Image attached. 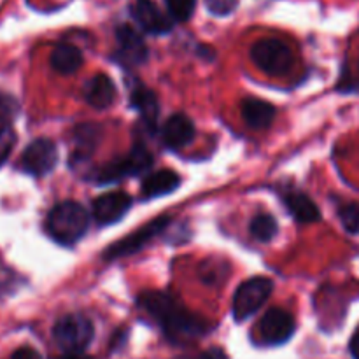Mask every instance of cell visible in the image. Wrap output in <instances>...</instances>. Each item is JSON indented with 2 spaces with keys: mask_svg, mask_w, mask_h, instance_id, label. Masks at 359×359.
I'll use <instances>...</instances> for the list:
<instances>
[{
  "mask_svg": "<svg viewBox=\"0 0 359 359\" xmlns=\"http://www.w3.org/2000/svg\"><path fill=\"white\" fill-rule=\"evenodd\" d=\"M251 60L269 76H286L294 63L293 51L279 39H262L251 48Z\"/></svg>",
  "mask_w": 359,
  "mask_h": 359,
  "instance_id": "277c9868",
  "label": "cell"
},
{
  "mask_svg": "<svg viewBox=\"0 0 359 359\" xmlns=\"http://www.w3.org/2000/svg\"><path fill=\"white\" fill-rule=\"evenodd\" d=\"M168 14L175 21H188L193 16L196 7V0H165Z\"/></svg>",
  "mask_w": 359,
  "mask_h": 359,
  "instance_id": "603a6c76",
  "label": "cell"
},
{
  "mask_svg": "<svg viewBox=\"0 0 359 359\" xmlns=\"http://www.w3.org/2000/svg\"><path fill=\"white\" fill-rule=\"evenodd\" d=\"M56 359H90V358L83 356V354H65V356H60Z\"/></svg>",
  "mask_w": 359,
  "mask_h": 359,
  "instance_id": "83f0119b",
  "label": "cell"
},
{
  "mask_svg": "<svg viewBox=\"0 0 359 359\" xmlns=\"http://www.w3.org/2000/svg\"><path fill=\"white\" fill-rule=\"evenodd\" d=\"M283 200L286 209L290 210V214L298 223H316V221L321 219V212H319L318 205L305 193L291 189V191L284 193Z\"/></svg>",
  "mask_w": 359,
  "mask_h": 359,
  "instance_id": "2e32d148",
  "label": "cell"
},
{
  "mask_svg": "<svg viewBox=\"0 0 359 359\" xmlns=\"http://www.w3.org/2000/svg\"><path fill=\"white\" fill-rule=\"evenodd\" d=\"M116 41H118V53L116 55L119 56L123 63L139 65L147 60L146 42L130 25H119L116 28Z\"/></svg>",
  "mask_w": 359,
  "mask_h": 359,
  "instance_id": "4fadbf2b",
  "label": "cell"
},
{
  "mask_svg": "<svg viewBox=\"0 0 359 359\" xmlns=\"http://www.w3.org/2000/svg\"><path fill=\"white\" fill-rule=\"evenodd\" d=\"M168 223H170V217L168 216H161V217H158V219L151 221L149 224H146L144 228H140L139 231L128 235L125 241L116 242V244H112L111 248L105 249L104 258L105 259H116V258H123V256L133 255V252H139L144 245H147L151 241H154V238H156V235H160L161 231L168 226Z\"/></svg>",
  "mask_w": 359,
  "mask_h": 359,
  "instance_id": "9c48e42d",
  "label": "cell"
},
{
  "mask_svg": "<svg viewBox=\"0 0 359 359\" xmlns=\"http://www.w3.org/2000/svg\"><path fill=\"white\" fill-rule=\"evenodd\" d=\"M276 107L265 100H259V98H245L242 102V118H244V121L251 128H269L273 119H276Z\"/></svg>",
  "mask_w": 359,
  "mask_h": 359,
  "instance_id": "e0dca14e",
  "label": "cell"
},
{
  "mask_svg": "<svg viewBox=\"0 0 359 359\" xmlns=\"http://www.w3.org/2000/svg\"><path fill=\"white\" fill-rule=\"evenodd\" d=\"M339 217L342 226L351 235H359V203L349 202L339 207Z\"/></svg>",
  "mask_w": 359,
  "mask_h": 359,
  "instance_id": "7402d4cb",
  "label": "cell"
},
{
  "mask_svg": "<svg viewBox=\"0 0 359 359\" xmlns=\"http://www.w3.org/2000/svg\"><path fill=\"white\" fill-rule=\"evenodd\" d=\"M251 235L259 242H270L279 231V224H277L276 217L272 214H258V216L252 217L251 221Z\"/></svg>",
  "mask_w": 359,
  "mask_h": 359,
  "instance_id": "44dd1931",
  "label": "cell"
},
{
  "mask_svg": "<svg viewBox=\"0 0 359 359\" xmlns=\"http://www.w3.org/2000/svg\"><path fill=\"white\" fill-rule=\"evenodd\" d=\"M53 339L67 354H81L93 340V325L81 314H67L56 321Z\"/></svg>",
  "mask_w": 359,
  "mask_h": 359,
  "instance_id": "3957f363",
  "label": "cell"
},
{
  "mask_svg": "<svg viewBox=\"0 0 359 359\" xmlns=\"http://www.w3.org/2000/svg\"><path fill=\"white\" fill-rule=\"evenodd\" d=\"M130 13L147 34L163 35L172 30L170 16H167L153 0H137L130 7Z\"/></svg>",
  "mask_w": 359,
  "mask_h": 359,
  "instance_id": "8fae6325",
  "label": "cell"
},
{
  "mask_svg": "<svg viewBox=\"0 0 359 359\" xmlns=\"http://www.w3.org/2000/svg\"><path fill=\"white\" fill-rule=\"evenodd\" d=\"M163 142L170 149H182L195 137V125L186 114H174L167 119L163 126Z\"/></svg>",
  "mask_w": 359,
  "mask_h": 359,
  "instance_id": "5bb4252c",
  "label": "cell"
},
{
  "mask_svg": "<svg viewBox=\"0 0 359 359\" xmlns=\"http://www.w3.org/2000/svg\"><path fill=\"white\" fill-rule=\"evenodd\" d=\"M83 93L91 107L104 111V109L111 107L114 104L118 91H116V86L111 77H107L105 74H97V76L88 81Z\"/></svg>",
  "mask_w": 359,
  "mask_h": 359,
  "instance_id": "9a60e30c",
  "label": "cell"
},
{
  "mask_svg": "<svg viewBox=\"0 0 359 359\" xmlns=\"http://www.w3.org/2000/svg\"><path fill=\"white\" fill-rule=\"evenodd\" d=\"M195 359H228L224 351L217 349V347H212V349H207L205 353L198 354Z\"/></svg>",
  "mask_w": 359,
  "mask_h": 359,
  "instance_id": "484cf974",
  "label": "cell"
},
{
  "mask_svg": "<svg viewBox=\"0 0 359 359\" xmlns=\"http://www.w3.org/2000/svg\"><path fill=\"white\" fill-rule=\"evenodd\" d=\"M140 309L147 312L172 342H189L209 330V321L186 311L172 294L161 291H144L139 298Z\"/></svg>",
  "mask_w": 359,
  "mask_h": 359,
  "instance_id": "6da1fadb",
  "label": "cell"
},
{
  "mask_svg": "<svg viewBox=\"0 0 359 359\" xmlns=\"http://www.w3.org/2000/svg\"><path fill=\"white\" fill-rule=\"evenodd\" d=\"M205 6L214 16H228L238 6V0H205Z\"/></svg>",
  "mask_w": 359,
  "mask_h": 359,
  "instance_id": "cb8c5ba5",
  "label": "cell"
},
{
  "mask_svg": "<svg viewBox=\"0 0 359 359\" xmlns=\"http://www.w3.org/2000/svg\"><path fill=\"white\" fill-rule=\"evenodd\" d=\"M11 359H42V356L32 347H20L18 351H14Z\"/></svg>",
  "mask_w": 359,
  "mask_h": 359,
  "instance_id": "d4e9b609",
  "label": "cell"
},
{
  "mask_svg": "<svg viewBox=\"0 0 359 359\" xmlns=\"http://www.w3.org/2000/svg\"><path fill=\"white\" fill-rule=\"evenodd\" d=\"M181 177L174 170H158L147 175L142 182L144 198H158V196L170 195L179 188Z\"/></svg>",
  "mask_w": 359,
  "mask_h": 359,
  "instance_id": "ac0fdd59",
  "label": "cell"
},
{
  "mask_svg": "<svg viewBox=\"0 0 359 359\" xmlns=\"http://www.w3.org/2000/svg\"><path fill=\"white\" fill-rule=\"evenodd\" d=\"M18 114V102L13 95L0 93V167L7 161L16 144V132L13 128L14 116Z\"/></svg>",
  "mask_w": 359,
  "mask_h": 359,
  "instance_id": "7c38bea8",
  "label": "cell"
},
{
  "mask_svg": "<svg viewBox=\"0 0 359 359\" xmlns=\"http://www.w3.org/2000/svg\"><path fill=\"white\" fill-rule=\"evenodd\" d=\"M297 330L293 316L283 309H270L258 325V335L265 346H283Z\"/></svg>",
  "mask_w": 359,
  "mask_h": 359,
  "instance_id": "ba28073f",
  "label": "cell"
},
{
  "mask_svg": "<svg viewBox=\"0 0 359 359\" xmlns=\"http://www.w3.org/2000/svg\"><path fill=\"white\" fill-rule=\"evenodd\" d=\"M273 291V283L269 277H252L238 286L233 297V318L245 321L258 312Z\"/></svg>",
  "mask_w": 359,
  "mask_h": 359,
  "instance_id": "8992f818",
  "label": "cell"
},
{
  "mask_svg": "<svg viewBox=\"0 0 359 359\" xmlns=\"http://www.w3.org/2000/svg\"><path fill=\"white\" fill-rule=\"evenodd\" d=\"M151 165H153V154L144 144L137 142L126 156L105 163L97 172L95 179H97L98 184H111V182H118L125 177L142 174Z\"/></svg>",
  "mask_w": 359,
  "mask_h": 359,
  "instance_id": "5b68a950",
  "label": "cell"
},
{
  "mask_svg": "<svg viewBox=\"0 0 359 359\" xmlns=\"http://www.w3.org/2000/svg\"><path fill=\"white\" fill-rule=\"evenodd\" d=\"M130 207H132V196L126 193H105L93 200V217L98 224L107 226V224H114L121 217H125Z\"/></svg>",
  "mask_w": 359,
  "mask_h": 359,
  "instance_id": "30bf717a",
  "label": "cell"
},
{
  "mask_svg": "<svg viewBox=\"0 0 359 359\" xmlns=\"http://www.w3.org/2000/svg\"><path fill=\"white\" fill-rule=\"evenodd\" d=\"M56 163H58V149L56 144L49 139H37L28 144L20 160L21 168L35 177L49 174Z\"/></svg>",
  "mask_w": 359,
  "mask_h": 359,
  "instance_id": "52a82bcc",
  "label": "cell"
},
{
  "mask_svg": "<svg viewBox=\"0 0 359 359\" xmlns=\"http://www.w3.org/2000/svg\"><path fill=\"white\" fill-rule=\"evenodd\" d=\"M84 58L77 46L70 42H60L51 53V67L60 74H74L81 69Z\"/></svg>",
  "mask_w": 359,
  "mask_h": 359,
  "instance_id": "d6986e66",
  "label": "cell"
},
{
  "mask_svg": "<svg viewBox=\"0 0 359 359\" xmlns=\"http://www.w3.org/2000/svg\"><path fill=\"white\" fill-rule=\"evenodd\" d=\"M349 349H351V356L354 359H359V332L353 337V339H351Z\"/></svg>",
  "mask_w": 359,
  "mask_h": 359,
  "instance_id": "4316f807",
  "label": "cell"
},
{
  "mask_svg": "<svg viewBox=\"0 0 359 359\" xmlns=\"http://www.w3.org/2000/svg\"><path fill=\"white\" fill-rule=\"evenodd\" d=\"M132 107L135 111H139L140 118L142 121L147 123V126H154L156 125V118H158V100L154 97V93L147 88H137V90L132 91Z\"/></svg>",
  "mask_w": 359,
  "mask_h": 359,
  "instance_id": "ffe728a7",
  "label": "cell"
},
{
  "mask_svg": "<svg viewBox=\"0 0 359 359\" xmlns=\"http://www.w3.org/2000/svg\"><path fill=\"white\" fill-rule=\"evenodd\" d=\"M90 226V214L81 203L67 200L53 207L46 219L49 237L62 245H72L84 237Z\"/></svg>",
  "mask_w": 359,
  "mask_h": 359,
  "instance_id": "7a4b0ae2",
  "label": "cell"
}]
</instances>
